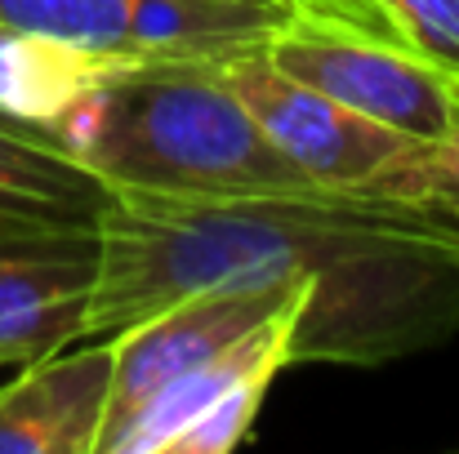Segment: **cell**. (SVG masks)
<instances>
[{
  "label": "cell",
  "instance_id": "obj_1",
  "mask_svg": "<svg viewBox=\"0 0 459 454\" xmlns=\"http://www.w3.org/2000/svg\"><path fill=\"white\" fill-rule=\"evenodd\" d=\"M85 338L223 286L316 281L290 365H388L459 330V223L366 192H117Z\"/></svg>",
  "mask_w": 459,
  "mask_h": 454
},
{
  "label": "cell",
  "instance_id": "obj_2",
  "mask_svg": "<svg viewBox=\"0 0 459 454\" xmlns=\"http://www.w3.org/2000/svg\"><path fill=\"white\" fill-rule=\"evenodd\" d=\"M219 63V58H214ZM210 58L139 63L85 90L49 134L94 165L112 192L277 196L316 192L259 130Z\"/></svg>",
  "mask_w": 459,
  "mask_h": 454
},
{
  "label": "cell",
  "instance_id": "obj_3",
  "mask_svg": "<svg viewBox=\"0 0 459 454\" xmlns=\"http://www.w3.org/2000/svg\"><path fill=\"white\" fill-rule=\"evenodd\" d=\"M286 18L273 0H0V27L58 40L112 67L228 58L264 45Z\"/></svg>",
  "mask_w": 459,
  "mask_h": 454
},
{
  "label": "cell",
  "instance_id": "obj_4",
  "mask_svg": "<svg viewBox=\"0 0 459 454\" xmlns=\"http://www.w3.org/2000/svg\"><path fill=\"white\" fill-rule=\"evenodd\" d=\"M264 54L286 76L420 143H437L459 112V81L451 72L411 45L339 22L286 18L264 40Z\"/></svg>",
  "mask_w": 459,
  "mask_h": 454
},
{
  "label": "cell",
  "instance_id": "obj_5",
  "mask_svg": "<svg viewBox=\"0 0 459 454\" xmlns=\"http://www.w3.org/2000/svg\"><path fill=\"white\" fill-rule=\"evenodd\" d=\"M223 85L250 107L259 130L277 143V151L299 165L307 178L325 192H366L375 196L388 174H397L420 139H406L330 94L312 90L304 81L286 76L264 45L228 54L214 63Z\"/></svg>",
  "mask_w": 459,
  "mask_h": 454
},
{
  "label": "cell",
  "instance_id": "obj_6",
  "mask_svg": "<svg viewBox=\"0 0 459 454\" xmlns=\"http://www.w3.org/2000/svg\"><path fill=\"white\" fill-rule=\"evenodd\" d=\"M316 281H281V286H223V290H201L187 299L169 303L152 316L108 334L117 352L112 370V401L103 419L99 454L112 450V441L126 433V424L160 397L169 383L219 356L228 343H237L246 330L264 325L277 316L286 303H295Z\"/></svg>",
  "mask_w": 459,
  "mask_h": 454
},
{
  "label": "cell",
  "instance_id": "obj_7",
  "mask_svg": "<svg viewBox=\"0 0 459 454\" xmlns=\"http://www.w3.org/2000/svg\"><path fill=\"white\" fill-rule=\"evenodd\" d=\"M99 263V227L0 236V365H27L85 338Z\"/></svg>",
  "mask_w": 459,
  "mask_h": 454
},
{
  "label": "cell",
  "instance_id": "obj_8",
  "mask_svg": "<svg viewBox=\"0 0 459 454\" xmlns=\"http://www.w3.org/2000/svg\"><path fill=\"white\" fill-rule=\"evenodd\" d=\"M112 370V338H81L27 361L0 388V454H99Z\"/></svg>",
  "mask_w": 459,
  "mask_h": 454
},
{
  "label": "cell",
  "instance_id": "obj_9",
  "mask_svg": "<svg viewBox=\"0 0 459 454\" xmlns=\"http://www.w3.org/2000/svg\"><path fill=\"white\" fill-rule=\"evenodd\" d=\"M112 183L45 125L0 112V236L99 227Z\"/></svg>",
  "mask_w": 459,
  "mask_h": 454
},
{
  "label": "cell",
  "instance_id": "obj_10",
  "mask_svg": "<svg viewBox=\"0 0 459 454\" xmlns=\"http://www.w3.org/2000/svg\"><path fill=\"white\" fill-rule=\"evenodd\" d=\"M307 295H312V286H307L295 303H286L277 316H268L264 325L246 330V334H241L237 343H228L219 356H210L205 365H196L192 374H183V379L169 383L160 397H152V401L126 424V433L112 441L108 454H169L174 441H178L228 388H237L246 374H255V370H286V365H290V334H295V321H299V312H304Z\"/></svg>",
  "mask_w": 459,
  "mask_h": 454
},
{
  "label": "cell",
  "instance_id": "obj_11",
  "mask_svg": "<svg viewBox=\"0 0 459 454\" xmlns=\"http://www.w3.org/2000/svg\"><path fill=\"white\" fill-rule=\"evenodd\" d=\"M108 72H117V67L99 63L90 54H76L58 40L0 27V112L4 116L49 130Z\"/></svg>",
  "mask_w": 459,
  "mask_h": 454
},
{
  "label": "cell",
  "instance_id": "obj_12",
  "mask_svg": "<svg viewBox=\"0 0 459 454\" xmlns=\"http://www.w3.org/2000/svg\"><path fill=\"white\" fill-rule=\"evenodd\" d=\"M375 196H388V201H402L415 210H433V214H446L459 223V112L451 130L437 143H420L397 174H388L379 183Z\"/></svg>",
  "mask_w": 459,
  "mask_h": 454
},
{
  "label": "cell",
  "instance_id": "obj_13",
  "mask_svg": "<svg viewBox=\"0 0 459 454\" xmlns=\"http://www.w3.org/2000/svg\"><path fill=\"white\" fill-rule=\"evenodd\" d=\"M277 374H281V370H255V374H246L237 388H228V392H223V397L174 441L169 454H228V450H237V446L250 437L255 415H259L268 388L277 383Z\"/></svg>",
  "mask_w": 459,
  "mask_h": 454
},
{
  "label": "cell",
  "instance_id": "obj_14",
  "mask_svg": "<svg viewBox=\"0 0 459 454\" xmlns=\"http://www.w3.org/2000/svg\"><path fill=\"white\" fill-rule=\"evenodd\" d=\"M402 40L459 81V0H379Z\"/></svg>",
  "mask_w": 459,
  "mask_h": 454
},
{
  "label": "cell",
  "instance_id": "obj_15",
  "mask_svg": "<svg viewBox=\"0 0 459 454\" xmlns=\"http://www.w3.org/2000/svg\"><path fill=\"white\" fill-rule=\"evenodd\" d=\"M277 4H286L295 18H321V22H339V27H352V31H366V36H384V40L406 45L379 0H277Z\"/></svg>",
  "mask_w": 459,
  "mask_h": 454
},
{
  "label": "cell",
  "instance_id": "obj_16",
  "mask_svg": "<svg viewBox=\"0 0 459 454\" xmlns=\"http://www.w3.org/2000/svg\"><path fill=\"white\" fill-rule=\"evenodd\" d=\"M273 4H277V0H273Z\"/></svg>",
  "mask_w": 459,
  "mask_h": 454
}]
</instances>
